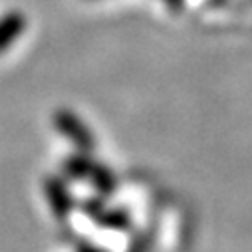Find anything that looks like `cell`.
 <instances>
[{
  "label": "cell",
  "instance_id": "obj_1",
  "mask_svg": "<svg viewBox=\"0 0 252 252\" xmlns=\"http://www.w3.org/2000/svg\"><path fill=\"white\" fill-rule=\"evenodd\" d=\"M58 129L64 133L68 139H72L78 147L82 149H90L94 145V139H92V133L86 125L74 115V113H62L58 117Z\"/></svg>",
  "mask_w": 252,
  "mask_h": 252
},
{
  "label": "cell",
  "instance_id": "obj_2",
  "mask_svg": "<svg viewBox=\"0 0 252 252\" xmlns=\"http://www.w3.org/2000/svg\"><path fill=\"white\" fill-rule=\"evenodd\" d=\"M24 16H20L18 12L0 16V52L8 50L18 40V36L24 32Z\"/></svg>",
  "mask_w": 252,
  "mask_h": 252
},
{
  "label": "cell",
  "instance_id": "obj_3",
  "mask_svg": "<svg viewBox=\"0 0 252 252\" xmlns=\"http://www.w3.org/2000/svg\"><path fill=\"white\" fill-rule=\"evenodd\" d=\"M80 252H101V250H97V248H94V246H88V248H82Z\"/></svg>",
  "mask_w": 252,
  "mask_h": 252
}]
</instances>
